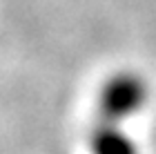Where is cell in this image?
Here are the masks:
<instances>
[{
    "instance_id": "obj_1",
    "label": "cell",
    "mask_w": 156,
    "mask_h": 154,
    "mask_svg": "<svg viewBox=\"0 0 156 154\" xmlns=\"http://www.w3.org/2000/svg\"><path fill=\"white\" fill-rule=\"evenodd\" d=\"M147 101V87L145 83L129 74H120L118 78L109 81L107 87L101 92V121L112 123H125L129 116Z\"/></svg>"
},
{
    "instance_id": "obj_2",
    "label": "cell",
    "mask_w": 156,
    "mask_h": 154,
    "mask_svg": "<svg viewBox=\"0 0 156 154\" xmlns=\"http://www.w3.org/2000/svg\"><path fill=\"white\" fill-rule=\"evenodd\" d=\"M120 125L123 123L101 121V125L91 132V154H140L136 141Z\"/></svg>"
}]
</instances>
